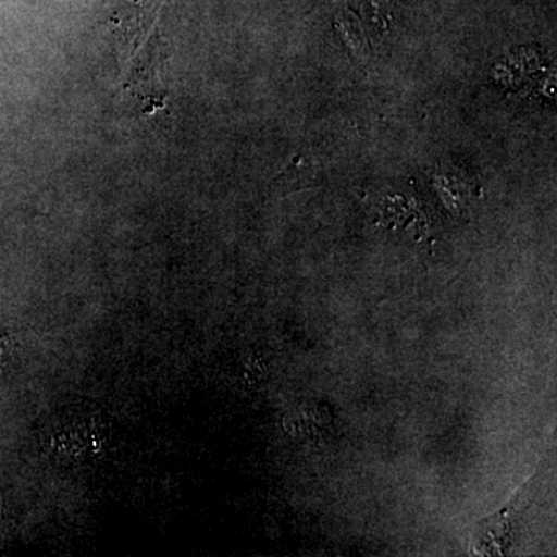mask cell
<instances>
[{"mask_svg":"<svg viewBox=\"0 0 557 557\" xmlns=\"http://www.w3.org/2000/svg\"><path fill=\"white\" fill-rule=\"evenodd\" d=\"M520 512V493L516 498L475 525L472 534L471 552L478 556H500L507 555L509 544L512 542L516 523Z\"/></svg>","mask_w":557,"mask_h":557,"instance_id":"6da1fadb","label":"cell"},{"mask_svg":"<svg viewBox=\"0 0 557 557\" xmlns=\"http://www.w3.org/2000/svg\"><path fill=\"white\" fill-rule=\"evenodd\" d=\"M336 27L350 50H354L357 57H364V51H368V39H366L358 17L350 11H341L336 17Z\"/></svg>","mask_w":557,"mask_h":557,"instance_id":"7a4b0ae2","label":"cell"}]
</instances>
